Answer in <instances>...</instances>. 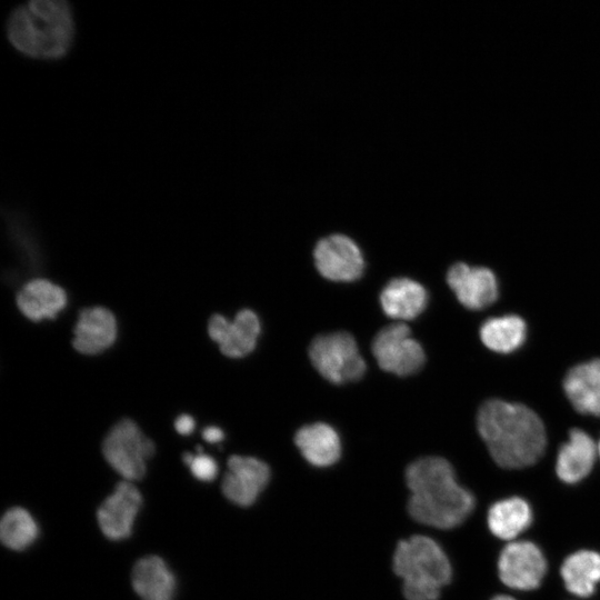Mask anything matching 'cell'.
I'll return each mask as SVG.
<instances>
[{
  "instance_id": "obj_1",
  "label": "cell",
  "mask_w": 600,
  "mask_h": 600,
  "mask_svg": "<svg viewBox=\"0 0 600 600\" xmlns=\"http://www.w3.org/2000/svg\"><path fill=\"white\" fill-rule=\"evenodd\" d=\"M410 491V517L424 526L441 530L462 524L476 508V498L461 486L454 469L441 457H423L406 470Z\"/></svg>"
},
{
  "instance_id": "obj_2",
  "label": "cell",
  "mask_w": 600,
  "mask_h": 600,
  "mask_svg": "<svg viewBox=\"0 0 600 600\" xmlns=\"http://www.w3.org/2000/svg\"><path fill=\"white\" fill-rule=\"evenodd\" d=\"M478 431L493 461L503 469H523L537 463L547 447L539 416L521 403L491 399L477 416Z\"/></svg>"
},
{
  "instance_id": "obj_3",
  "label": "cell",
  "mask_w": 600,
  "mask_h": 600,
  "mask_svg": "<svg viewBox=\"0 0 600 600\" xmlns=\"http://www.w3.org/2000/svg\"><path fill=\"white\" fill-rule=\"evenodd\" d=\"M11 47L37 61H57L71 50L76 38L73 10L64 0H32L11 10L6 23Z\"/></svg>"
},
{
  "instance_id": "obj_4",
  "label": "cell",
  "mask_w": 600,
  "mask_h": 600,
  "mask_svg": "<svg viewBox=\"0 0 600 600\" xmlns=\"http://www.w3.org/2000/svg\"><path fill=\"white\" fill-rule=\"evenodd\" d=\"M392 568L402 579L407 600H438L452 579V567L442 547L422 534L398 542Z\"/></svg>"
},
{
  "instance_id": "obj_5",
  "label": "cell",
  "mask_w": 600,
  "mask_h": 600,
  "mask_svg": "<svg viewBox=\"0 0 600 600\" xmlns=\"http://www.w3.org/2000/svg\"><path fill=\"white\" fill-rule=\"evenodd\" d=\"M102 453L123 480H140L147 472L146 462L154 453V443L129 418L118 421L102 442Z\"/></svg>"
},
{
  "instance_id": "obj_6",
  "label": "cell",
  "mask_w": 600,
  "mask_h": 600,
  "mask_svg": "<svg viewBox=\"0 0 600 600\" xmlns=\"http://www.w3.org/2000/svg\"><path fill=\"white\" fill-rule=\"evenodd\" d=\"M309 357L318 372L332 383L356 381L366 371V362L354 338L344 331L316 337L310 344Z\"/></svg>"
},
{
  "instance_id": "obj_7",
  "label": "cell",
  "mask_w": 600,
  "mask_h": 600,
  "mask_svg": "<svg viewBox=\"0 0 600 600\" xmlns=\"http://www.w3.org/2000/svg\"><path fill=\"white\" fill-rule=\"evenodd\" d=\"M500 581L516 591H533L542 584L548 561L542 549L530 540L508 542L497 561Z\"/></svg>"
},
{
  "instance_id": "obj_8",
  "label": "cell",
  "mask_w": 600,
  "mask_h": 600,
  "mask_svg": "<svg viewBox=\"0 0 600 600\" xmlns=\"http://www.w3.org/2000/svg\"><path fill=\"white\" fill-rule=\"evenodd\" d=\"M371 350L379 367L397 376L416 373L426 361L421 344L401 322L382 328L373 338Z\"/></svg>"
},
{
  "instance_id": "obj_9",
  "label": "cell",
  "mask_w": 600,
  "mask_h": 600,
  "mask_svg": "<svg viewBox=\"0 0 600 600\" xmlns=\"http://www.w3.org/2000/svg\"><path fill=\"white\" fill-rule=\"evenodd\" d=\"M317 270L332 281H354L364 270L361 249L343 233H331L319 239L313 249Z\"/></svg>"
},
{
  "instance_id": "obj_10",
  "label": "cell",
  "mask_w": 600,
  "mask_h": 600,
  "mask_svg": "<svg viewBox=\"0 0 600 600\" xmlns=\"http://www.w3.org/2000/svg\"><path fill=\"white\" fill-rule=\"evenodd\" d=\"M227 466L221 483L223 496L240 507L253 504L270 480L268 464L254 457L233 454Z\"/></svg>"
},
{
  "instance_id": "obj_11",
  "label": "cell",
  "mask_w": 600,
  "mask_h": 600,
  "mask_svg": "<svg viewBox=\"0 0 600 600\" xmlns=\"http://www.w3.org/2000/svg\"><path fill=\"white\" fill-rule=\"evenodd\" d=\"M142 506V496L131 481L117 483L97 511L102 533L110 540H122L131 536L132 524Z\"/></svg>"
},
{
  "instance_id": "obj_12",
  "label": "cell",
  "mask_w": 600,
  "mask_h": 600,
  "mask_svg": "<svg viewBox=\"0 0 600 600\" xmlns=\"http://www.w3.org/2000/svg\"><path fill=\"white\" fill-rule=\"evenodd\" d=\"M258 316L249 309L240 310L232 321L221 314H213L208 322V333L230 358L249 354L256 347L260 334Z\"/></svg>"
},
{
  "instance_id": "obj_13",
  "label": "cell",
  "mask_w": 600,
  "mask_h": 600,
  "mask_svg": "<svg viewBox=\"0 0 600 600\" xmlns=\"http://www.w3.org/2000/svg\"><path fill=\"white\" fill-rule=\"evenodd\" d=\"M447 282L459 302L471 310H480L492 304L499 296L497 278L484 267L454 263L448 270Z\"/></svg>"
},
{
  "instance_id": "obj_14",
  "label": "cell",
  "mask_w": 600,
  "mask_h": 600,
  "mask_svg": "<svg viewBox=\"0 0 600 600\" xmlns=\"http://www.w3.org/2000/svg\"><path fill=\"white\" fill-rule=\"evenodd\" d=\"M598 456V444L586 431L574 428L559 448L556 474L566 484H577L592 471Z\"/></svg>"
},
{
  "instance_id": "obj_15",
  "label": "cell",
  "mask_w": 600,
  "mask_h": 600,
  "mask_svg": "<svg viewBox=\"0 0 600 600\" xmlns=\"http://www.w3.org/2000/svg\"><path fill=\"white\" fill-rule=\"evenodd\" d=\"M73 334L72 344L77 351L84 354L100 353L116 340V318L103 307L82 309L79 312Z\"/></svg>"
},
{
  "instance_id": "obj_16",
  "label": "cell",
  "mask_w": 600,
  "mask_h": 600,
  "mask_svg": "<svg viewBox=\"0 0 600 600\" xmlns=\"http://www.w3.org/2000/svg\"><path fill=\"white\" fill-rule=\"evenodd\" d=\"M563 390L578 412L600 417V359L572 367L563 379Z\"/></svg>"
},
{
  "instance_id": "obj_17",
  "label": "cell",
  "mask_w": 600,
  "mask_h": 600,
  "mask_svg": "<svg viewBox=\"0 0 600 600\" xmlns=\"http://www.w3.org/2000/svg\"><path fill=\"white\" fill-rule=\"evenodd\" d=\"M533 522L530 503L522 497L512 496L493 502L487 512L490 533L503 541H514Z\"/></svg>"
},
{
  "instance_id": "obj_18",
  "label": "cell",
  "mask_w": 600,
  "mask_h": 600,
  "mask_svg": "<svg viewBox=\"0 0 600 600\" xmlns=\"http://www.w3.org/2000/svg\"><path fill=\"white\" fill-rule=\"evenodd\" d=\"M559 572L569 593L590 598L600 583V552L591 549L573 551L563 559Z\"/></svg>"
},
{
  "instance_id": "obj_19",
  "label": "cell",
  "mask_w": 600,
  "mask_h": 600,
  "mask_svg": "<svg viewBox=\"0 0 600 600\" xmlns=\"http://www.w3.org/2000/svg\"><path fill=\"white\" fill-rule=\"evenodd\" d=\"M132 588L142 600H173L176 578L163 559L147 556L139 559L131 573Z\"/></svg>"
},
{
  "instance_id": "obj_20",
  "label": "cell",
  "mask_w": 600,
  "mask_h": 600,
  "mask_svg": "<svg viewBox=\"0 0 600 600\" xmlns=\"http://www.w3.org/2000/svg\"><path fill=\"white\" fill-rule=\"evenodd\" d=\"M380 303L387 316L397 320L417 318L427 307L428 293L419 282L396 278L380 293Z\"/></svg>"
},
{
  "instance_id": "obj_21",
  "label": "cell",
  "mask_w": 600,
  "mask_h": 600,
  "mask_svg": "<svg viewBox=\"0 0 600 600\" xmlns=\"http://www.w3.org/2000/svg\"><path fill=\"white\" fill-rule=\"evenodd\" d=\"M294 442L303 458L314 467H329L341 454V442L337 431L329 424L317 422L300 428Z\"/></svg>"
},
{
  "instance_id": "obj_22",
  "label": "cell",
  "mask_w": 600,
  "mask_h": 600,
  "mask_svg": "<svg viewBox=\"0 0 600 600\" xmlns=\"http://www.w3.org/2000/svg\"><path fill=\"white\" fill-rule=\"evenodd\" d=\"M66 303L64 290L46 279L27 282L17 294L19 310L32 321L53 319Z\"/></svg>"
},
{
  "instance_id": "obj_23",
  "label": "cell",
  "mask_w": 600,
  "mask_h": 600,
  "mask_svg": "<svg viewBox=\"0 0 600 600\" xmlns=\"http://www.w3.org/2000/svg\"><path fill=\"white\" fill-rule=\"evenodd\" d=\"M526 337V322L516 314L490 318L480 328L483 344L499 353L516 351L523 344Z\"/></svg>"
},
{
  "instance_id": "obj_24",
  "label": "cell",
  "mask_w": 600,
  "mask_h": 600,
  "mask_svg": "<svg viewBox=\"0 0 600 600\" xmlns=\"http://www.w3.org/2000/svg\"><path fill=\"white\" fill-rule=\"evenodd\" d=\"M38 534V524L26 509L13 507L2 516L0 539L7 548L22 551L36 541Z\"/></svg>"
},
{
  "instance_id": "obj_25",
  "label": "cell",
  "mask_w": 600,
  "mask_h": 600,
  "mask_svg": "<svg viewBox=\"0 0 600 600\" xmlns=\"http://www.w3.org/2000/svg\"><path fill=\"white\" fill-rule=\"evenodd\" d=\"M189 467L193 477L201 481H212L218 473L216 461L207 454L194 456Z\"/></svg>"
},
{
  "instance_id": "obj_26",
  "label": "cell",
  "mask_w": 600,
  "mask_h": 600,
  "mask_svg": "<svg viewBox=\"0 0 600 600\" xmlns=\"http://www.w3.org/2000/svg\"><path fill=\"white\" fill-rule=\"evenodd\" d=\"M174 427L180 434H190L194 428V420L188 414H181L174 421Z\"/></svg>"
},
{
  "instance_id": "obj_27",
  "label": "cell",
  "mask_w": 600,
  "mask_h": 600,
  "mask_svg": "<svg viewBox=\"0 0 600 600\" xmlns=\"http://www.w3.org/2000/svg\"><path fill=\"white\" fill-rule=\"evenodd\" d=\"M202 437L206 441L210 443L219 442L223 439L224 434L221 429L218 427H208L203 430Z\"/></svg>"
},
{
  "instance_id": "obj_28",
  "label": "cell",
  "mask_w": 600,
  "mask_h": 600,
  "mask_svg": "<svg viewBox=\"0 0 600 600\" xmlns=\"http://www.w3.org/2000/svg\"><path fill=\"white\" fill-rule=\"evenodd\" d=\"M490 600H517V599H514L513 597L509 594H496Z\"/></svg>"
},
{
  "instance_id": "obj_29",
  "label": "cell",
  "mask_w": 600,
  "mask_h": 600,
  "mask_svg": "<svg viewBox=\"0 0 600 600\" xmlns=\"http://www.w3.org/2000/svg\"><path fill=\"white\" fill-rule=\"evenodd\" d=\"M193 458H194L193 454H191V453H184V454H183V462H184L186 464L190 466L191 462L193 461Z\"/></svg>"
},
{
  "instance_id": "obj_30",
  "label": "cell",
  "mask_w": 600,
  "mask_h": 600,
  "mask_svg": "<svg viewBox=\"0 0 600 600\" xmlns=\"http://www.w3.org/2000/svg\"><path fill=\"white\" fill-rule=\"evenodd\" d=\"M598 454H599V457H600V440H599V442H598Z\"/></svg>"
}]
</instances>
